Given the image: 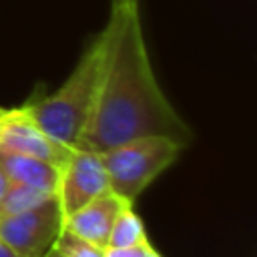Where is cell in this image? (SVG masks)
<instances>
[{
	"mask_svg": "<svg viewBox=\"0 0 257 257\" xmlns=\"http://www.w3.org/2000/svg\"><path fill=\"white\" fill-rule=\"evenodd\" d=\"M108 46L102 78L80 149L102 153L131 139L161 135L183 147L193 141L191 126L161 90L143 36L137 0H114L106 22Z\"/></svg>",
	"mask_w": 257,
	"mask_h": 257,
	"instance_id": "1",
	"label": "cell"
},
{
	"mask_svg": "<svg viewBox=\"0 0 257 257\" xmlns=\"http://www.w3.org/2000/svg\"><path fill=\"white\" fill-rule=\"evenodd\" d=\"M106 46L108 32L104 26L56 92L20 106L52 141L62 147H78L88 126L102 78Z\"/></svg>",
	"mask_w": 257,
	"mask_h": 257,
	"instance_id": "2",
	"label": "cell"
},
{
	"mask_svg": "<svg viewBox=\"0 0 257 257\" xmlns=\"http://www.w3.org/2000/svg\"><path fill=\"white\" fill-rule=\"evenodd\" d=\"M183 149L175 139L149 135L102 151L100 157L110 191L133 205L135 199L179 159Z\"/></svg>",
	"mask_w": 257,
	"mask_h": 257,
	"instance_id": "3",
	"label": "cell"
},
{
	"mask_svg": "<svg viewBox=\"0 0 257 257\" xmlns=\"http://www.w3.org/2000/svg\"><path fill=\"white\" fill-rule=\"evenodd\" d=\"M62 231V213L56 197L18 213L0 217V241L22 257L46 255Z\"/></svg>",
	"mask_w": 257,
	"mask_h": 257,
	"instance_id": "4",
	"label": "cell"
},
{
	"mask_svg": "<svg viewBox=\"0 0 257 257\" xmlns=\"http://www.w3.org/2000/svg\"><path fill=\"white\" fill-rule=\"evenodd\" d=\"M108 189V177L100 153L74 147L58 169V185L54 197L58 201L62 219L98 195L106 193Z\"/></svg>",
	"mask_w": 257,
	"mask_h": 257,
	"instance_id": "5",
	"label": "cell"
},
{
	"mask_svg": "<svg viewBox=\"0 0 257 257\" xmlns=\"http://www.w3.org/2000/svg\"><path fill=\"white\" fill-rule=\"evenodd\" d=\"M70 151L52 141L22 108H10L0 114V153L42 159L60 169Z\"/></svg>",
	"mask_w": 257,
	"mask_h": 257,
	"instance_id": "6",
	"label": "cell"
},
{
	"mask_svg": "<svg viewBox=\"0 0 257 257\" xmlns=\"http://www.w3.org/2000/svg\"><path fill=\"white\" fill-rule=\"evenodd\" d=\"M124 205H131V203H126L124 199H120L116 193H112L108 189L106 193L98 195L84 207H80L74 213H70L68 217H64L62 229L106 249L112 223Z\"/></svg>",
	"mask_w": 257,
	"mask_h": 257,
	"instance_id": "7",
	"label": "cell"
},
{
	"mask_svg": "<svg viewBox=\"0 0 257 257\" xmlns=\"http://www.w3.org/2000/svg\"><path fill=\"white\" fill-rule=\"evenodd\" d=\"M0 167L4 169L6 177L14 185H26V187L42 189L48 193H56L58 167H54L52 163L26 157V155L0 153Z\"/></svg>",
	"mask_w": 257,
	"mask_h": 257,
	"instance_id": "8",
	"label": "cell"
},
{
	"mask_svg": "<svg viewBox=\"0 0 257 257\" xmlns=\"http://www.w3.org/2000/svg\"><path fill=\"white\" fill-rule=\"evenodd\" d=\"M143 241H147L145 225L141 217L133 211V205H124L112 223L106 249L108 247H133Z\"/></svg>",
	"mask_w": 257,
	"mask_h": 257,
	"instance_id": "9",
	"label": "cell"
},
{
	"mask_svg": "<svg viewBox=\"0 0 257 257\" xmlns=\"http://www.w3.org/2000/svg\"><path fill=\"white\" fill-rule=\"evenodd\" d=\"M52 197H54V193H48V191H42V189H34V187H26V185L10 183L4 199L0 201V217H8V215H18V213L30 211V209L46 203Z\"/></svg>",
	"mask_w": 257,
	"mask_h": 257,
	"instance_id": "10",
	"label": "cell"
},
{
	"mask_svg": "<svg viewBox=\"0 0 257 257\" xmlns=\"http://www.w3.org/2000/svg\"><path fill=\"white\" fill-rule=\"evenodd\" d=\"M54 249L62 255V257H104V249L62 229L60 235L56 237Z\"/></svg>",
	"mask_w": 257,
	"mask_h": 257,
	"instance_id": "11",
	"label": "cell"
},
{
	"mask_svg": "<svg viewBox=\"0 0 257 257\" xmlns=\"http://www.w3.org/2000/svg\"><path fill=\"white\" fill-rule=\"evenodd\" d=\"M147 247H149V239L133 247H108L104 249V257H145Z\"/></svg>",
	"mask_w": 257,
	"mask_h": 257,
	"instance_id": "12",
	"label": "cell"
},
{
	"mask_svg": "<svg viewBox=\"0 0 257 257\" xmlns=\"http://www.w3.org/2000/svg\"><path fill=\"white\" fill-rule=\"evenodd\" d=\"M8 187H10V179L6 177V173H4V169L0 167V201L4 199V195H6V191H8Z\"/></svg>",
	"mask_w": 257,
	"mask_h": 257,
	"instance_id": "13",
	"label": "cell"
},
{
	"mask_svg": "<svg viewBox=\"0 0 257 257\" xmlns=\"http://www.w3.org/2000/svg\"><path fill=\"white\" fill-rule=\"evenodd\" d=\"M0 257H22V255H18L14 249H10L6 243L0 241Z\"/></svg>",
	"mask_w": 257,
	"mask_h": 257,
	"instance_id": "14",
	"label": "cell"
},
{
	"mask_svg": "<svg viewBox=\"0 0 257 257\" xmlns=\"http://www.w3.org/2000/svg\"><path fill=\"white\" fill-rule=\"evenodd\" d=\"M145 257H161V255H159V253H157V249L149 243V247H147V251H145Z\"/></svg>",
	"mask_w": 257,
	"mask_h": 257,
	"instance_id": "15",
	"label": "cell"
},
{
	"mask_svg": "<svg viewBox=\"0 0 257 257\" xmlns=\"http://www.w3.org/2000/svg\"><path fill=\"white\" fill-rule=\"evenodd\" d=\"M42 257H62V255H60V253H58V251H56V249L52 247V249H50V251H48L46 255H42Z\"/></svg>",
	"mask_w": 257,
	"mask_h": 257,
	"instance_id": "16",
	"label": "cell"
},
{
	"mask_svg": "<svg viewBox=\"0 0 257 257\" xmlns=\"http://www.w3.org/2000/svg\"><path fill=\"white\" fill-rule=\"evenodd\" d=\"M2 112H4V108H0V114H2Z\"/></svg>",
	"mask_w": 257,
	"mask_h": 257,
	"instance_id": "17",
	"label": "cell"
},
{
	"mask_svg": "<svg viewBox=\"0 0 257 257\" xmlns=\"http://www.w3.org/2000/svg\"><path fill=\"white\" fill-rule=\"evenodd\" d=\"M137 2H139V0H137Z\"/></svg>",
	"mask_w": 257,
	"mask_h": 257,
	"instance_id": "18",
	"label": "cell"
}]
</instances>
